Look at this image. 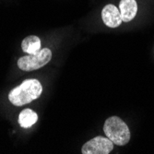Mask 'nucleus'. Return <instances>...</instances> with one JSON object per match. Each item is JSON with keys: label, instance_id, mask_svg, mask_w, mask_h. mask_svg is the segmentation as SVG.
<instances>
[{"label": "nucleus", "instance_id": "f257e3e1", "mask_svg": "<svg viewBox=\"0 0 154 154\" xmlns=\"http://www.w3.org/2000/svg\"><path fill=\"white\" fill-rule=\"evenodd\" d=\"M42 92L43 87L39 80L26 79L9 92L8 100L14 105L22 106L38 99Z\"/></svg>", "mask_w": 154, "mask_h": 154}, {"label": "nucleus", "instance_id": "f03ea898", "mask_svg": "<svg viewBox=\"0 0 154 154\" xmlns=\"http://www.w3.org/2000/svg\"><path fill=\"white\" fill-rule=\"evenodd\" d=\"M103 131L115 145L124 146L130 140V131L128 125L118 116L109 117L104 123Z\"/></svg>", "mask_w": 154, "mask_h": 154}, {"label": "nucleus", "instance_id": "7ed1b4c3", "mask_svg": "<svg viewBox=\"0 0 154 154\" xmlns=\"http://www.w3.org/2000/svg\"><path fill=\"white\" fill-rule=\"evenodd\" d=\"M52 58V52L49 48L40 49L34 54L21 57L18 60V66L23 71H32L45 66Z\"/></svg>", "mask_w": 154, "mask_h": 154}, {"label": "nucleus", "instance_id": "20e7f679", "mask_svg": "<svg viewBox=\"0 0 154 154\" xmlns=\"http://www.w3.org/2000/svg\"><path fill=\"white\" fill-rule=\"evenodd\" d=\"M114 143L108 137H96L83 145V154H109L114 149Z\"/></svg>", "mask_w": 154, "mask_h": 154}, {"label": "nucleus", "instance_id": "39448f33", "mask_svg": "<svg viewBox=\"0 0 154 154\" xmlns=\"http://www.w3.org/2000/svg\"><path fill=\"white\" fill-rule=\"evenodd\" d=\"M102 18L104 24L110 28H116L123 21L120 11L116 6L112 4H108L103 8Z\"/></svg>", "mask_w": 154, "mask_h": 154}, {"label": "nucleus", "instance_id": "423d86ee", "mask_svg": "<svg viewBox=\"0 0 154 154\" xmlns=\"http://www.w3.org/2000/svg\"><path fill=\"white\" fill-rule=\"evenodd\" d=\"M119 11L123 21L128 22L132 20L137 12V4L136 0H121L119 4Z\"/></svg>", "mask_w": 154, "mask_h": 154}, {"label": "nucleus", "instance_id": "0eeeda50", "mask_svg": "<svg viewBox=\"0 0 154 154\" xmlns=\"http://www.w3.org/2000/svg\"><path fill=\"white\" fill-rule=\"evenodd\" d=\"M38 120V116L35 112L31 109L23 110L19 116L20 125L23 128H29L33 125Z\"/></svg>", "mask_w": 154, "mask_h": 154}, {"label": "nucleus", "instance_id": "6e6552de", "mask_svg": "<svg viewBox=\"0 0 154 154\" xmlns=\"http://www.w3.org/2000/svg\"><path fill=\"white\" fill-rule=\"evenodd\" d=\"M21 49L27 54H34L41 49V40L35 35L26 37L21 43Z\"/></svg>", "mask_w": 154, "mask_h": 154}]
</instances>
